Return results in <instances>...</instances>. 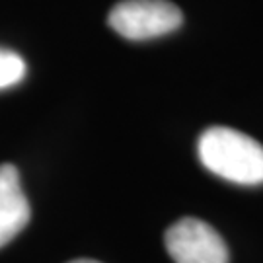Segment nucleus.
Masks as SVG:
<instances>
[{"label": "nucleus", "mask_w": 263, "mask_h": 263, "mask_svg": "<svg viewBox=\"0 0 263 263\" xmlns=\"http://www.w3.org/2000/svg\"><path fill=\"white\" fill-rule=\"evenodd\" d=\"M26 76V63L24 59L8 49H0V90L18 84Z\"/></svg>", "instance_id": "obj_5"}, {"label": "nucleus", "mask_w": 263, "mask_h": 263, "mask_svg": "<svg viewBox=\"0 0 263 263\" xmlns=\"http://www.w3.org/2000/svg\"><path fill=\"white\" fill-rule=\"evenodd\" d=\"M181 10L170 0H121L111 8L107 24L133 41L162 37L181 26Z\"/></svg>", "instance_id": "obj_2"}, {"label": "nucleus", "mask_w": 263, "mask_h": 263, "mask_svg": "<svg viewBox=\"0 0 263 263\" xmlns=\"http://www.w3.org/2000/svg\"><path fill=\"white\" fill-rule=\"evenodd\" d=\"M170 257L176 263H228V248L222 236L205 220L179 218L164 236Z\"/></svg>", "instance_id": "obj_3"}, {"label": "nucleus", "mask_w": 263, "mask_h": 263, "mask_svg": "<svg viewBox=\"0 0 263 263\" xmlns=\"http://www.w3.org/2000/svg\"><path fill=\"white\" fill-rule=\"evenodd\" d=\"M68 263H100L96 259H74V261H68Z\"/></svg>", "instance_id": "obj_6"}, {"label": "nucleus", "mask_w": 263, "mask_h": 263, "mask_svg": "<svg viewBox=\"0 0 263 263\" xmlns=\"http://www.w3.org/2000/svg\"><path fill=\"white\" fill-rule=\"evenodd\" d=\"M31 216L29 201L20 183L14 164L0 166V248L26 228Z\"/></svg>", "instance_id": "obj_4"}, {"label": "nucleus", "mask_w": 263, "mask_h": 263, "mask_svg": "<svg viewBox=\"0 0 263 263\" xmlns=\"http://www.w3.org/2000/svg\"><path fill=\"white\" fill-rule=\"evenodd\" d=\"M201 164L240 185L263 183V144L232 127H209L197 142Z\"/></svg>", "instance_id": "obj_1"}]
</instances>
